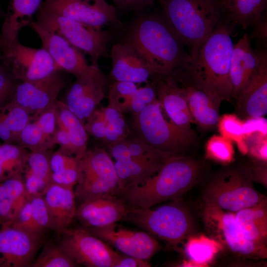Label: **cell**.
Here are the masks:
<instances>
[{
    "label": "cell",
    "instance_id": "cell-14",
    "mask_svg": "<svg viewBox=\"0 0 267 267\" xmlns=\"http://www.w3.org/2000/svg\"><path fill=\"white\" fill-rule=\"evenodd\" d=\"M44 239V234L10 226H2L0 267H30Z\"/></svg>",
    "mask_w": 267,
    "mask_h": 267
},
{
    "label": "cell",
    "instance_id": "cell-20",
    "mask_svg": "<svg viewBox=\"0 0 267 267\" xmlns=\"http://www.w3.org/2000/svg\"><path fill=\"white\" fill-rule=\"evenodd\" d=\"M129 208L119 197L105 196L82 202L75 218L85 227L104 226L123 220Z\"/></svg>",
    "mask_w": 267,
    "mask_h": 267
},
{
    "label": "cell",
    "instance_id": "cell-23",
    "mask_svg": "<svg viewBox=\"0 0 267 267\" xmlns=\"http://www.w3.org/2000/svg\"><path fill=\"white\" fill-rule=\"evenodd\" d=\"M43 196L49 215L50 229L60 234L69 227L75 217V191L51 182Z\"/></svg>",
    "mask_w": 267,
    "mask_h": 267
},
{
    "label": "cell",
    "instance_id": "cell-13",
    "mask_svg": "<svg viewBox=\"0 0 267 267\" xmlns=\"http://www.w3.org/2000/svg\"><path fill=\"white\" fill-rule=\"evenodd\" d=\"M2 59L14 77L22 82L37 81L61 70L44 48L28 47L19 41Z\"/></svg>",
    "mask_w": 267,
    "mask_h": 267
},
{
    "label": "cell",
    "instance_id": "cell-49",
    "mask_svg": "<svg viewBox=\"0 0 267 267\" xmlns=\"http://www.w3.org/2000/svg\"><path fill=\"white\" fill-rule=\"evenodd\" d=\"M53 146L58 144L60 146V151L66 155L75 157V150L70 136L63 129L57 127L52 136Z\"/></svg>",
    "mask_w": 267,
    "mask_h": 267
},
{
    "label": "cell",
    "instance_id": "cell-30",
    "mask_svg": "<svg viewBox=\"0 0 267 267\" xmlns=\"http://www.w3.org/2000/svg\"><path fill=\"white\" fill-rule=\"evenodd\" d=\"M29 199L21 174L0 183V224L1 226L8 225Z\"/></svg>",
    "mask_w": 267,
    "mask_h": 267
},
{
    "label": "cell",
    "instance_id": "cell-22",
    "mask_svg": "<svg viewBox=\"0 0 267 267\" xmlns=\"http://www.w3.org/2000/svg\"><path fill=\"white\" fill-rule=\"evenodd\" d=\"M153 81L156 87L157 98L170 121L182 129L192 130L193 119L178 82L171 76L158 77Z\"/></svg>",
    "mask_w": 267,
    "mask_h": 267
},
{
    "label": "cell",
    "instance_id": "cell-1",
    "mask_svg": "<svg viewBox=\"0 0 267 267\" xmlns=\"http://www.w3.org/2000/svg\"><path fill=\"white\" fill-rule=\"evenodd\" d=\"M137 12L122 31V41L140 53L155 77L186 74L194 60L162 12Z\"/></svg>",
    "mask_w": 267,
    "mask_h": 267
},
{
    "label": "cell",
    "instance_id": "cell-24",
    "mask_svg": "<svg viewBox=\"0 0 267 267\" xmlns=\"http://www.w3.org/2000/svg\"><path fill=\"white\" fill-rule=\"evenodd\" d=\"M186 98L193 123L204 130L217 126L222 101L195 86L178 81Z\"/></svg>",
    "mask_w": 267,
    "mask_h": 267
},
{
    "label": "cell",
    "instance_id": "cell-5",
    "mask_svg": "<svg viewBox=\"0 0 267 267\" xmlns=\"http://www.w3.org/2000/svg\"><path fill=\"white\" fill-rule=\"evenodd\" d=\"M247 165H234L219 171L203 191L205 205L235 213L267 199L254 186Z\"/></svg>",
    "mask_w": 267,
    "mask_h": 267
},
{
    "label": "cell",
    "instance_id": "cell-6",
    "mask_svg": "<svg viewBox=\"0 0 267 267\" xmlns=\"http://www.w3.org/2000/svg\"><path fill=\"white\" fill-rule=\"evenodd\" d=\"M131 132L134 138L174 155H185L196 138L192 129H182L164 118L157 98L141 111L134 114Z\"/></svg>",
    "mask_w": 267,
    "mask_h": 267
},
{
    "label": "cell",
    "instance_id": "cell-50",
    "mask_svg": "<svg viewBox=\"0 0 267 267\" xmlns=\"http://www.w3.org/2000/svg\"><path fill=\"white\" fill-rule=\"evenodd\" d=\"M253 31L249 37L251 40L255 39L261 45V48L267 49V17L265 13L261 18L252 26Z\"/></svg>",
    "mask_w": 267,
    "mask_h": 267
},
{
    "label": "cell",
    "instance_id": "cell-12",
    "mask_svg": "<svg viewBox=\"0 0 267 267\" xmlns=\"http://www.w3.org/2000/svg\"><path fill=\"white\" fill-rule=\"evenodd\" d=\"M75 78L64 103L83 122L104 98L109 86L106 77L97 65H93L89 70Z\"/></svg>",
    "mask_w": 267,
    "mask_h": 267
},
{
    "label": "cell",
    "instance_id": "cell-40",
    "mask_svg": "<svg viewBox=\"0 0 267 267\" xmlns=\"http://www.w3.org/2000/svg\"><path fill=\"white\" fill-rule=\"evenodd\" d=\"M220 135L237 143L244 137V121L236 114H225L220 117L217 125Z\"/></svg>",
    "mask_w": 267,
    "mask_h": 267
},
{
    "label": "cell",
    "instance_id": "cell-31",
    "mask_svg": "<svg viewBox=\"0 0 267 267\" xmlns=\"http://www.w3.org/2000/svg\"><path fill=\"white\" fill-rule=\"evenodd\" d=\"M55 110L57 126L68 133L75 150V157L79 159L87 150L88 136L84 125L64 102L57 100Z\"/></svg>",
    "mask_w": 267,
    "mask_h": 267
},
{
    "label": "cell",
    "instance_id": "cell-48",
    "mask_svg": "<svg viewBox=\"0 0 267 267\" xmlns=\"http://www.w3.org/2000/svg\"><path fill=\"white\" fill-rule=\"evenodd\" d=\"M50 165L52 173L58 172L67 169L78 167L79 159L58 150L51 155Z\"/></svg>",
    "mask_w": 267,
    "mask_h": 267
},
{
    "label": "cell",
    "instance_id": "cell-19",
    "mask_svg": "<svg viewBox=\"0 0 267 267\" xmlns=\"http://www.w3.org/2000/svg\"><path fill=\"white\" fill-rule=\"evenodd\" d=\"M264 49H253L247 33L233 44L230 66L232 97L237 98L258 71Z\"/></svg>",
    "mask_w": 267,
    "mask_h": 267
},
{
    "label": "cell",
    "instance_id": "cell-28",
    "mask_svg": "<svg viewBox=\"0 0 267 267\" xmlns=\"http://www.w3.org/2000/svg\"><path fill=\"white\" fill-rule=\"evenodd\" d=\"M222 17L234 26L246 30L252 26L265 13L267 0H221Z\"/></svg>",
    "mask_w": 267,
    "mask_h": 267
},
{
    "label": "cell",
    "instance_id": "cell-29",
    "mask_svg": "<svg viewBox=\"0 0 267 267\" xmlns=\"http://www.w3.org/2000/svg\"><path fill=\"white\" fill-rule=\"evenodd\" d=\"M234 213L236 221L245 236L259 246L266 248L267 199Z\"/></svg>",
    "mask_w": 267,
    "mask_h": 267
},
{
    "label": "cell",
    "instance_id": "cell-52",
    "mask_svg": "<svg viewBox=\"0 0 267 267\" xmlns=\"http://www.w3.org/2000/svg\"><path fill=\"white\" fill-rule=\"evenodd\" d=\"M244 136L255 133L267 135V122L264 117L243 120Z\"/></svg>",
    "mask_w": 267,
    "mask_h": 267
},
{
    "label": "cell",
    "instance_id": "cell-10",
    "mask_svg": "<svg viewBox=\"0 0 267 267\" xmlns=\"http://www.w3.org/2000/svg\"><path fill=\"white\" fill-rule=\"evenodd\" d=\"M45 0L40 8L96 28L110 25L122 31L125 24L119 19L114 5L106 0Z\"/></svg>",
    "mask_w": 267,
    "mask_h": 267
},
{
    "label": "cell",
    "instance_id": "cell-34",
    "mask_svg": "<svg viewBox=\"0 0 267 267\" xmlns=\"http://www.w3.org/2000/svg\"><path fill=\"white\" fill-rule=\"evenodd\" d=\"M205 150L206 158L223 164H230L234 160L233 142L220 134L213 135L207 140Z\"/></svg>",
    "mask_w": 267,
    "mask_h": 267
},
{
    "label": "cell",
    "instance_id": "cell-26",
    "mask_svg": "<svg viewBox=\"0 0 267 267\" xmlns=\"http://www.w3.org/2000/svg\"><path fill=\"white\" fill-rule=\"evenodd\" d=\"M80 177L81 180H104L119 190V184L114 162L109 154L103 149L87 150L79 159Z\"/></svg>",
    "mask_w": 267,
    "mask_h": 267
},
{
    "label": "cell",
    "instance_id": "cell-9",
    "mask_svg": "<svg viewBox=\"0 0 267 267\" xmlns=\"http://www.w3.org/2000/svg\"><path fill=\"white\" fill-rule=\"evenodd\" d=\"M204 221L207 231L216 241L231 253L244 258L265 257L266 248L249 240L238 225L234 213L205 205Z\"/></svg>",
    "mask_w": 267,
    "mask_h": 267
},
{
    "label": "cell",
    "instance_id": "cell-53",
    "mask_svg": "<svg viewBox=\"0 0 267 267\" xmlns=\"http://www.w3.org/2000/svg\"><path fill=\"white\" fill-rule=\"evenodd\" d=\"M257 162L247 165L253 181L267 183V162L259 160Z\"/></svg>",
    "mask_w": 267,
    "mask_h": 267
},
{
    "label": "cell",
    "instance_id": "cell-7",
    "mask_svg": "<svg viewBox=\"0 0 267 267\" xmlns=\"http://www.w3.org/2000/svg\"><path fill=\"white\" fill-rule=\"evenodd\" d=\"M181 201H171L154 209L129 206L122 221L177 247L190 235L194 227L191 214Z\"/></svg>",
    "mask_w": 267,
    "mask_h": 267
},
{
    "label": "cell",
    "instance_id": "cell-8",
    "mask_svg": "<svg viewBox=\"0 0 267 267\" xmlns=\"http://www.w3.org/2000/svg\"><path fill=\"white\" fill-rule=\"evenodd\" d=\"M36 22L62 37L77 49L88 54L93 65H97L101 57L109 56L108 45L112 38L109 31L89 26L40 8Z\"/></svg>",
    "mask_w": 267,
    "mask_h": 267
},
{
    "label": "cell",
    "instance_id": "cell-21",
    "mask_svg": "<svg viewBox=\"0 0 267 267\" xmlns=\"http://www.w3.org/2000/svg\"><path fill=\"white\" fill-rule=\"evenodd\" d=\"M237 115L242 120L267 113V50L262 52L258 71L237 98Z\"/></svg>",
    "mask_w": 267,
    "mask_h": 267
},
{
    "label": "cell",
    "instance_id": "cell-4",
    "mask_svg": "<svg viewBox=\"0 0 267 267\" xmlns=\"http://www.w3.org/2000/svg\"><path fill=\"white\" fill-rule=\"evenodd\" d=\"M167 22L194 60L221 18V0H157Z\"/></svg>",
    "mask_w": 267,
    "mask_h": 267
},
{
    "label": "cell",
    "instance_id": "cell-25",
    "mask_svg": "<svg viewBox=\"0 0 267 267\" xmlns=\"http://www.w3.org/2000/svg\"><path fill=\"white\" fill-rule=\"evenodd\" d=\"M42 0H11L1 28L2 55L18 41L21 29L29 26L33 15L38 11Z\"/></svg>",
    "mask_w": 267,
    "mask_h": 267
},
{
    "label": "cell",
    "instance_id": "cell-36",
    "mask_svg": "<svg viewBox=\"0 0 267 267\" xmlns=\"http://www.w3.org/2000/svg\"><path fill=\"white\" fill-rule=\"evenodd\" d=\"M185 252L190 260L198 264L209 262L214 257L216 248L214 244L206 238H194L188 240Z\"/></svg>",
    "mask_w": 267,
    "mask_h": 267
},
{
    "label": "cell",
    "instance_id": "cell-35",
    "mask_svg": "<svg viewBox=\"0 0 267 267\" xmlns=\"http://www.w3.org/2000/svg\"><path fill=\"white\" fill-rule=\"evenodd\" d=\"M137 89L135 83L115 81L109 86V105L122 113L130 111L132 101Z\"/></svg>",
    "mask_w": 267,
    "mask_h": 267
},
{
    "label": "cell",
    "instance_id": "cell-32",
    "mask_svg": "<svg viewBox=\"0 0 267 267\" xmlns=\"http://www.w3.org/2000/svg\"><path fill=\"white\" fill-rule=\"evenodd\" d=\"M29 153L22 146H17L10 143L0 145V182L24 171Z\"/></svg>",
    "mask_w": 267,
    "mask_h": 267
},
{
    "label": "cell",
    "instance_id": "cell-37",
    "mask_svg": "<svg viewBox=\"0 0 267 267\" xmlns=\"http://www.w3.org/2000/svg\"><path fill=\"white\" fill-rule=\"evenodd\" d=\"M8 105L7 112L3 113L4 121L15 141L19 142L21 132L30 122V115L24 108L12 101Z\"/></svg>",
    "mask_w": 267,
    "mask_h": 267
},
{
    "label": "cell",
    "instance_id": "cell-15",
    "mask_svg": "<svg viewBox=\"0 0 267 267\" xmlns=\"http://www.w3.org/2000/svg\"><path fill=\"white\" fill-rule=\"evenodd\" d=\"M124 254L148 260L161 248V244L149 233L117 226L116 223L96 227H85Z\"/></svg>",
    "mask_w": 267,
    "mask_h": 267
},
{
    "label": "cell",
    "instance_id": "cell-33",
    "mask_svg": "<svg viewBox=\"0 0 267 267\" xmlns=\"http://www.w3.org/2000/svg\"><path fill=\"white\" fill-rule=\"evenodd\" d=\"M78 265L61 244H46L42 252L35 258L30 267H75Z\"/></svg>",
    "mask_w": 267,
    "mask_h": 267
},
{
    "label": "cell",
    "instance_id": "cell-43",
    "mask_svg": "<svg viewBox=\"0 0 267 267\" xmlns=\"http://www.w3.org/2000/svg\"><path fill=\"white\" fill-rule=\"evenodd\" d=\"M35 122L53 147L52 136L57 126L55 104L41 112L38 116Z\"/></svg>",
    "mask_w": 267,
    "mask_h": 267
},
{
    "label": "cell",
    "instance_id": "cell-27",
    "mask_svg": "<svg viewBox=\"0 0 267 267\" xmlns=\"http://www.w3.org/2000/svg\"><path fill=\"white\" fill-rule=\"evenodd\" d=\"M167 161L143 160L130 157L116 161L114 166L119 180V193L124 189L141 183L157 173Z\"/></svg>",
    "mask_w": 267,
    "mask_h": 267
},
{
    "label": "cell",
    "instance_id": "cell-41",
    "mask_svg": "<svg viewBox=\"0 0 267 267\" xmlns=\"http://www.w3.org/2000/svg\"><path fill=\"white\" fill-rule=\"evenodd\" d=\"M32 209L33 222L37 231L44 234L45 229H50V222L48 211L43 196H35L30 198Z\"/></svg>",
    "mask_w": 267,
    "mask_h": 267
},
{
    "label": "cell",
    "instance_id": "cell-47",
    "mask_svg": "<svg viewBox=\"0 0 267 267\" xmlns=\"http://www.w3.org/2000/svg\"><path fill=\"white\" fill-rule=\"evenodd\" d=\"M79 177L80 171L78 166L52 173L51 182L65 187L73 188L77 184Z\"/></svg>",
    "mask_w": 267,
    "mask_h": 267
},
{
    "label": "cell",
    "instance_id": "cell-57",
    "mask_svg": "<svg viewBox=\"0 0 267 267\" xmlns=\"http://www.w3.org/2000/svg\"><path fill=\"white\" fill-rule=\"evenodd\" d=\"M85 0V1H87L89 2V0Z\"/></svg>",
    "mask_w": 267,
    "mask_h": 267
},
{
    "label": "cell",
    "instance_id": "cell-11",
    "mask_svg": "<svg viewBox=\"0 0 267 267\" xmlns=\"http://www.w3.org/2000/svg\"><path fill=\"white\" fill-rule=\"evenodd\" d=\"M58 242L79 265L113 267L119 254L107 243L84 228L64 230Z\"/></svg>",
    "mask_w": 267,
    "mask_h": 267
},
{
    "label": "cell",
    "instance_id": "cell-42",
    "mask_svg": "<svg viewBox=\"0 0 267 267\" xmlns=\"http://www.w3.org/2000/svg\"><path fill=\"white\" fill-rule=\"evenodd\" d=\"M157 98L155 83L150 82L146 86L137 88L131 105L130 111L138 113Z\"/></svg>",
    "mask_w": 267,
    "mask_h": 267
},
{
    "label": "cell",
    "instance_id": "cell-51",
    "mask_svg": "<svg viewBox=\"0 0 267 267\" xmlns=\"http://www.w3.org/2000/svg\"><path fill=\"white\" fill-rule=\"evenodd\" d=\"M117 10H134L136 12L152 6L157 0H112Z\"/></svg>",
    "mask_w": 267,
    "mask_h": 267
},
{
    "label": "cell",
    "instance_id": "cell-38",
    "mask_svg": "<svg viewBox=\"0 0 267 267\" xmlns=\"http://www.w3.org/2000/svg\"><path fill=\"white\" fill-rule=\"evenodd\" d=\"M19 142L31 151L47 150L52 147L35 121L30 122L24 128Z\"/></svg>",
    "mask_w": 267,
    "mask_h": 267
},
{
    "label": "cell",
    "instance_id": "cell-56",
    "mask_svg": "<svg viewBox=\"0 0 267 267\" xmlns=\"http://www.w3.org/2000/svg\"><path fill=\"white\" fill-rule=\"evenodd\" d=\"M0 50H1V41L0 36Z\"/></svg>",
    "mask_w": 267,
    "mask_h": 267
},
{
    "label": "cell",
    "instance_id": "cell-2",
    "mask_svg": "<svg viewBox=\"0 0 267 267\" xmlns=\"http://www.w3.org/2000/svg\"><path fill=\"white\" fill-rule=\"evenodd\" d=\"M206 169L199 159L183 155L169 159L157 173L117 196L130 207L148 208L168 201L181 200L200 180Z\"/></svg>",
    "mask_w": 267,
    "mask_h": 267
},
{
    "label": "cell",
    "instance_id": "cell-16",
    "mask_svg": "<svg viewBox=\"0 0 267 267\" xmlns=\"http://www.w3.org/2000/svg\"><path fill=\"white\" fill-rule=\"evenodd\" d=\"M57 71L43 79L17 84L12 100L24 108L30 115L38 116L54 105L66 82Z\"/></svg>",
    "mask_w": 267,
    "mask_h": 267
},
{
    "label": "cell",
    "instance_id": "cell-46",
    "mask_svg": "<svg viewBox=\"0 0 267 267\" xmlns=\"http://www.w3.org/2000/svg\"><path fill=\"white\" fill-rule=\"evenodd\" d=\"M24 181L25 192L30 199L35 196H43L49 184L25 169Z\"/></svg>",
    "mask_w": 267,
    "mask_h": 267
},
{
    "label": "cell",
    "instance_id": "cell-45",
    "mask_svg": "<svg viewBox=\"0 0 267 267\" xmlns=\"http://www.w3.org/2000/svg\"><path fill=\"white\" fill-rule=\"evenodd\" d=\"M17 80L7 66L0 64V104L13 96Z\"/></svg>",
    "mask_w": 267,
    "mask_h": 267
},
{
    "label": "cell",
    "instance_id": "cell-54",
    "mask_svg": "<svg viewBox=\"0 0 267 267\" xmlns=\"http://www.w3.org/2000/svg\"><path fill=\"white\" fill-rule=\"evenodd\" d=\"M150 264L147 260L125 254H120L113 267H149Z\"/></svg>",
    "mask_w": 267,
    "mask_h": 267
},
{
    "label": "cell",
    "instance_id": "cell-44",
    "mask_svg": "<svg viewBox=\"0 0 267 267\" xmlns=\"http://www.w3.org/2000/svg\"><path fill=\"white\" fill-rule=\"evenodd\" d=\"M6 226L40 233L36 230L33 222L32 205L30 199L24 203L15 218Z\"/></svg>",
    "mask_w": 267,
    "mask_h": 267
},
{
    "label": "cell",
    "instance_id": "cell-17",
    "mask_svg": "<svg viewBox=\"0 0 267 267\" xmlns=\"http://www.w3.org/2000/svg\"><path fill=\"white\" fill-rule=\"evenodd\" d=\"M29 26L40 38L43 48L50 54L60 70H64L75 77L89 70V65L82 53L57 34L32 22Z\"/></svg>",
    "mask_w": 267,
    "mask_h": 267
},
{
    "label": "cell",
    "instance_id": "cell-18",
    "mask_svg": "<svg viewBox=\"0 0 267 267\" xmlns=\"http://www.w3.org/2000/svg\"><path fill=\"white\" fill-rule=\"evenodd\" d=\"M110 56L112 62L110 74L116 81L142 83L155 78L144 58L126 42L113 44Z\"/></svg>",
    "mask_w": 267,
    "mask_h": 267
},
{
    "label": "cell",
    "instance_id": "cell-3",
    "mask_svg": "<svg viewBox=\"0 0 267 267\" xmlns=\"http://www.w3.org/2000/svg\"><path fill=\"white\" fill-rule=\"evenodd\" d=\"M233 30L234 26L222 16L183 79L222 101L232 97L230 66Z\"/></svg>",
    "mask_w": 267,
    "mask_h": 267
},
{
    "label": "cell",
    "instance_id": "cell-39",
    "mask_svg": "<svg viewBox=\"0 0 267 267\" xmlns=\"http://www.w3.org/2000/svg\"><path fill=\"white\" fill-rule=\"evenodd\" d=\"M51 155L47 150L31 151L29 153L25 168L48 184L51 183Z\"/></svg>",
    "mask_w": 267,
    "mask_h": 267
},
{
    "label": "cell",
    "instance_id": "cell-55",
    "mask_svg": "<svg viewBox=\"0 0 267 267\" xmlns=\"http://www.w3.org/2000/svg\"><path fill=\"white\" fill-rule=\"evenodd\" d=\"M0 138L6 143L15 141L12 133L4 122L3 113H0Z\"/></svg>",
    "mask_w": 267,
    "mask_h": 267
}]
</instances>
